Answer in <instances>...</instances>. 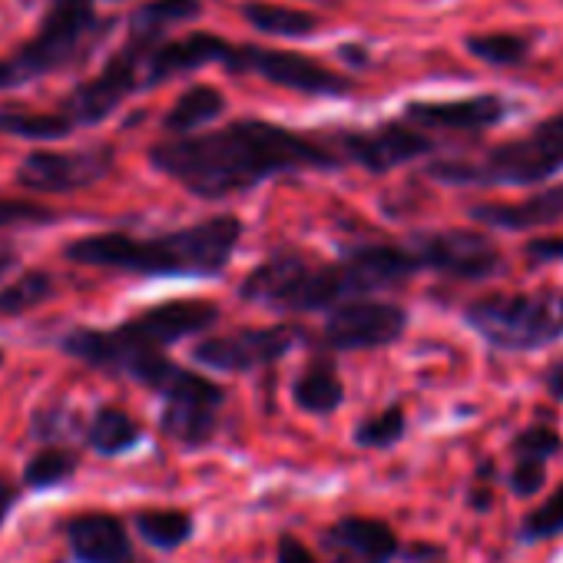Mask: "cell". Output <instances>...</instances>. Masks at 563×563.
I'll use <instances>...</instances> for the list:
<instances>
[{
  "label": "cell",
  "mask_w": 563,
  "mask_h": 563,
  "mask_svg": "<svg viewBox=\"0 0 563 563\" xmlns=\"http://www.w3.org/2000/svg\"><path fill=\"white\" fill-rule=\"evenodd\" d=\"M77 454L67 451V448H44L37 451L27 464H24V484L31 490H47V487H57L64 481L74 477L77 471Z\"/></svg>",
  "instance_id": "cell-29"
},
{
  "label": "cell",
  "mask_w": 563,
  "mask_h": 563,
  "mask_svg": "<svg viewBox=\"0 0 563 563\" xmlns=\"http://www.w3.org/2000/svg\"><path fill=\"white\" fill-rule=\"evenodd\" d=\"M292 345H296V332L289 325L239 329V332L202 339L192 349V362L209 372L245 375V372H255V368H265V365H275L278 358H286Z\"/></svg>",
  "instance_id": "cell-9"
},
{
  "label": "cell",
  "mask_w": 563,
  "mask_h": 563,
  "mask_svg": "<svg viewBox=\"0 0 563 563\" xmlns=\"http://www.w3.org/2000/svg\"><path fill=\"white\" fill-rule=\"evenodd\" d=\"M560 451V434H553L550 428H523L517 438H514V454L517 461H540L547 464L553 454Z\"/></svg>",
  "instance_id": "cell-33"
},
{
  "label": "cell",
  "mask_w": 563,
  "mask_h": 563,
  "mask_svg": "<svg viewBox=\"0 0 563 563\" xmlns=\"http://www.w3.org/2000/svg\"><path fill=\"white\" fill-rule=\"evenodd\" d=\"M199 14V0H150L130 18V34L140 41H163L176 24H186Z\"/></svg>",
  "instance_id": "cell-23"
},
{
  "label": "cell",
  "mask_w": 563,
  "mask_h": 563,
  "mask_svg": "<svg viewBox=\"0 0 563 563\" xmlns=\"http://www.w3.org/2000/svg\"><path fill=\"white\" fill-rule=\"evenodd\" d=\"M504 117V100L494 93L467 97L454 103H411L408 120L431 130H487Z\"/></svg>",
  "instance_id": "cell-18"
},
{
  "label": "cell",
  "mask_w": 563,
  "mask_h": 563,
  "mask_svg": "<svg viewBox=\"0 0 563 563\" xmlns=\"http://www.w3.org/2000/svg\"><path fill=\"white\" fill-rule=\"evenodd\" d=\"M222 110H225V97L216 87L199 84V87H189L169 107V113L163 117V130L173 133V136H192L199 126L212 123Z\"/></svg>",
  "instance_id": "cell-20"
},
{
  "label": "cell",
  "mask_w": 563,
  "mask_h": 563,
  "mask_svg": "<svg viewBox=\"0 0 563 563\" xmlns=\"http://www.w3.org/2000/svg\"><path fill=\"white\" fill-rule=\"evenodd\" d=\"M54 275L44 268H31L24 275H18V282L0 289V319H18L27 316L31 309L44 306L54 296Z\"/></svg>",
  "instance_id": "cell-28"
},
{
  "label": "cell",
  "mask_w": 563,
  "mask_h": 563,
  "mask_svg": "<svg viewBox=\"0 0 563 563\" xmlns=\"http://www.w3.org/2000/svg\"><path fill=\"white\" fill-rule=\"evenodd\" d=\"M0 133L18 136V140H34V143H51V140L70 136L74 123L64 113H34L21 107H4L0 110Z\"/></svg>",
  "instance_id": "cell-25"
},
{
  "label": "cell",
  "mask_w": 563,
  "mask_h": 563,
  "mask_svg": "<svg viewBox=\"0 0 563 563\" xmlns=\"http://www.w3.org/2000/svg\"><path fill=\"white\" fill-rule=\"evenodd\" d=\"M146 47L150 41L130 37V44L107 60V67L80 84L60 107V113L77 126H97L103 123L130 93L146 90Z\"/></svg>",
  "instance_id": "cell-6"
},
{
  "label": "cell",
  "mask_w": 563,
  "mask_h": 563,
  "mask_svg": "<svg viewBox=\"0 0 563 563\" xmlns=\"http://www.w3.org/2000/svg\"><path fill=\"white\" fill-rule=\"evenodd\" d=\"M560 533H563V484L537 510H530L520 523L523 540H550Z\"/></svg>",
  "instance_id": "cell-32"
},
{
  "label": "cell",
  "mask_w": 563,
  "mask_h": 563,
  "mask_svg": "<svg viewBox=\"0 0 563 563\" xmlns=\"http://www.w3.org/2000/svg\"><path fill=\"white\" fill-rule=\"evenodd\" d=\"M235 44L216 34H189L179 41H150L146 47V87H156L176 74H189L202 64H225Z\"/></svg>",
  "instance_id": "cell-16"
},
{
  "label": "cell",
  "mask_w": 563,
  "mask_h": 563,
  "mask_svg": "<svg viewBox=\"0 0 563 563\" xmlns=\"http://www.w3.org/2000/svg\"><path fill=\"white\" fill-rule=\"evenodd\" d=\"M11 87H21L18 84V74H14V64L11 60H0V90H11Z\"/></svg>",
  "instance_id": "cell-41"
},
{
  "label": "cell",
  "mask_w": 563,
  "mask_h": 563,
  "mask_svg": "<svg viewBox=\"0 0 563 563\" xmlns=\"http://www.w3.org/2000/svg\"><path fill=\"white\" fill-rule=\"evenodd\" d=\"M408 329V312L382 302V299H358L332 309L325 322V342L335 352H368L398 342Z\"/></svg>",
  "instance_id": "cell-11"
},
{
  "label": "cell",
  "mask_w": 563,
  "mask_h": 563,
  "mask_svg": "<svg viewBox=\"0 0 563 563\" xmlns=\"http://www.w3.org/2000/svg\"><path fill=\"white\" fill-rule=\"evenodd\" d=\"M216 411L209 405H163L159 428L179 444H206L216 434Z\"/></svg>",
  "instance_id": "cell-26"
},
{
  "label": "cell",
  "mask_w": 563,
  "mask_h": 563,
  "mask_svg": "<svg viewBox=\"0 0 563 563\" xmlns=\"http://www.w3.org/2000/svg\"><path fill=\"white\" fill-rule=\"evenodd\" d=\"M140 438H143L140 424L123 408H113V405L97 408V415L87 428V444L103 457H117V454L136 448Z\"/></svg>",
  "instance_id": "cell-21"
},
{
  "label": "cell",
  "mask_w": 563,
  "mask_h": 563,
  "mask_svg": "<svg viewBox=\"0 0 563 563\" xmlns=\"http://www.w3.org/2000/svg\"><path fill=\"white\" fill-rule=\"evenodd\" d=\"M117 163L113 146H87V150H34L18 166V183L31 192H77L110 176Z\"/></svg>",
  "instance_id": "cell-10"
},
{
  "label": "cell",
  "mask_w": 563,
  "mask_h": 563,
  "mask_svg": "<svg viewBox=\"0 0 563 563\" xmlns=\"http://www.w3.org/2000/svg\"><path fill=\"white\" fill-rule=\"evenodd\" d=\"M547 391H550L556 401H563V365H553V368H550V375H547Z\"/></svg>",
  "instance_id": "cell-40"
},
{
  "label": "cell",
  "mask_w": 563,
  "mask_h": 563,
  "mask_svg": "<svg viewBox=\"0 0 563 563\" xmlns=\"http://www.w3.org/2000/svg\"><path fill=\"white\" fill-rule=\"evenodd\" d=\"M332 543L358 553L365 563H388L398 553V537L385 520L375 517H342L329 530Z\"/></svg>",
  "instance_id": "cell-19"
},
{
  "label": "cell",
  "mask_w": 563,
  "mask_h": 563,
  "mask_svg": "<svg viewBox=\"0 0 563 563\" xmlns=\"http://www.w3.org/2000/svg\"><path fill=\"white\" fill-rule=\"evenodd\" d=\"M547 481V467L540 461H517L510 471V490L517 497H533Z\"/></svg>",
  "instance_id": "cell-35"
},
{
  "label": "cell",
  "mask_w": 563,
  "mask_h": 563,
  "mask_svg": "<svg viewBox=\"0 0 563 563\" xmlns=\"http://www.w3.org/2000/svg\"><path fill=\"white\" fill-rule=\"evenodd\" d=\"M345 282H349V296L352 302L395 289L401 282H408L415 272H421V262L415 258L411 249H398V245H355L339 258Z\"/></svg>",
  "instance_id": "cell-12"
},
{
  "label": "cell",
  "mask_w": 563,
  "mask_h": 563,
  "mask_svg": "<svg viewBox=\"0 0 563 563\" xmlns=\"http://www.w3.org/2000/svg\"><path fill=\"white\" fill-rule=\"evenodd\" d=\"M292 401L309 415H332L345 401V385L329 365H312L306 375L292 385Z\"/></svg>",
  "instance_id": "cell-22"
},
{
  "label": "cell",
  "mask_w": 563,
  "mask_h": 563,
  "mask_svg": "<svg viewBox=\"0 0 563 563\" xmlns=\"http://www.w3.org/2000/svg\"><path fill=\"white\" fill-rule=\"evenodd\" d=\"M242 18L268 37H306L319 27V18L296 11V8L265 4V0H249L242 8Z\"/></svg>",
  "instance_id": "cell-24"
},
{
  "label": "cell",
  "mask_w": 563,
  "mask_h": 563,
  "mask_svg": "<svg viewBox=\"0 0 563 563\" xmlns=\"http://www.w3.org/2000/svg\"><path fill=\"white\" fill-rule=\"evenodd\" d=\"M57 212L47 206H37L31 199H0V229H11V225H44L54 222Z\"/></svg>",
  "instance_id": "cell-34"
},
{
  "label": "cell",
  "mask_w": 563,
  "mask_h": 563,
  "mask_svg": "<svg viewBox=\"0 0 563 563\" xmlns=\"http://www.w3.org/2000/svg\"><path fill=\"white\" fill-rule=\"evenodd\" d=\"M0 365H4V352H0Z\"/></svg>",
  "instance_id": "cell-42"
},
{
  "label": "cell",
  "mask_w": 563,
  "mask_h": 563,
  "mask_svg": "<svg viewBox=\"0 0 563 563\" xmlns=\"http://www.w3.org/2000/svg\"><path fill=\"white\" fill-rule=\"evenodd\" d=\"M467 325L500 352H530L563 339V296L494 292L467 306Z\"/></svg>",
  "instance_id": "cell-4"
},
{
  "label": "cell",
  "mask_w": 563,
  "mask_h": 563,
  "mask_svg": "<svg viewBox=\"0 0 563 563\" xmlns=\"http://www.w3.org/2000/svg\"><path fill=\"white\" fill-rule=\"evenodd\" d=\"M110 24L93 11V0H47L37 34L11 57L18 84L57 74L84 60V54L97 44V37Z\"/></svg>",
  "instance_id": "cell-5"
},
{
  "label": "cell",
  "mask_w": 563,
  "mask_h": 563,
  "mask_svg": "<svg viewBox=\"0 0 563 563\" xmlns=\"http://www.w3.org/2000/svg\"><path fill=\"white\" fill-rule=\"evenodd\" d=\"M527 255L533 262H556L563 258V235H553V239H533L527 245Z\"/></svg>",
  "instance_id": "cell-37"
},
{
  "label": "cell",
  "mask_w": 563,
  "mask_h": 563,
  "mask_svg": "<svg viewBox=\"0 0 563 563\" xmlns=\"http://www.w3.org/2000/svg\"><path fill=\"white\" fill-rule=\"evenodd\" d=\"M471 216L481 225L490 229H507V232H523V229H540L553 225L563 219V186H550L533 192L523 202H481L471 209Z\"/></svg>",
  "instance_id": "cell-17"
},
{
  "label": "cell",
  "mask_w": 563,
  "mask_h": 563,
  "mask_svg": "<svg viewBox=\"0 0 563 563\" xmlns=\"http://www.w3.org/2000/svg\"><path fill=\"white\" fill-rule=\"evenodd\" d=\"M219 319V309L212 302H202V299H179V302H163V306H153L140 316H133L130 322H123L120 329L150 345V349H166V345H176L183 339H192V335H202L206 329H212Z\"/></svg>",
  "instance_id": "cell-13"
},
{
  "label": "cell",
  "mask_w": 563,
  "mask_h": 563,
  "mask_svg": "<svg viewBox=\"0 0 563 563\" xmlns=\"http://www.w3.org/2000/svg\"><path fill=\"white\" fill-rule=\"evenodd\" d=\"M242 239V222L235 216H212L196 225L163 232V235H126L97 232L74 239L64 255L77 265L113 268L153 278H212L219 275Z\"/></svg>",
  "instance_id": "cell-2"
},
{
  "label": "cell",
  "mask_w": 563,
  "mask_h": 563,
  "mask_svg": "<svg viewBox=\"0 0 563 563\" xmlns=\"http://www.w3.org/2000/svg\"><path fill=\"white\" fill-rule=\"evenodd\" d=\"M225 67L232 74H258L275 87H289L299 93H316V97H339L352 90V80L342 74L316 64L312 57L289 54V51H265V47H232Z\"/></svg>",
  "instance_id": "cell-7"
},
{
  "label": "cell",
  "mask_w": 563,
  "mask_h": 563,
  "mask_svg": "<svg viewBox=\"0 0 563 563\" xmlns=\"http://www.w3.org/2000/svg\"><path fill=\"white\" fill-rule=\"evenodd\" d=\"M18 262H21L18 249H14V245H8V242H0V278H4L11 268H18Z\"/></svg>",
  "instance_id": "cell-39"
},
{
  "label": "cell",
  "mask_w": 563,
  "mask_h": 563,
  "mask_svg": "<svg viewBox=\"0 0 563 563\" xmlns=\"http://www.w3.org/2000/svg\"><path fill=\"white\" fill-rule=\"evenodd\" d=\"M77 563H133L130 533L120 517L103 510L77 514L64 523Z\"/></svg>",
  "instance_id": "cell-15"
},
{
  "label": "cell",
  "mask_w": 563,
  "mask_h": 563,
  "mask_svg": "<svg viewBox=\"0 0 563 563\" xmlns=\"http://www.w3.org/2000/svg\"><path fill=\"white\" fill-rule=\"evenodd\" d=\"M405 424H408L405 421V411L398 405H391L382 415L365 418L358 424V431H355V441L362 448H391V444H398L405 438Z\"/></svg>",
  "instance_id": "cell-31"
},
{
  "label": "cell",
  "mask_w": 563,
  "mask_h": 563,
  "mask_svg": "<svg viewBox=\"0 0 563 563\" xmlns=\"http://www.w3.org/2000/svg\"><path fill=\"white\" fill-rule=\"evenodd\" d=\"M133 523H136V533L156 550H176L192 537V517L186 510H173V507L140 510L133 517Z\"/></svg>",
  "instance_id": "cell-27"
},
{
  "label": "cell",
  "mask_w": 563,
  "mask_h": 563,
  "mask_svg": "<svg viewBox=\"0 0 563 563\" xmlns=\"http://www.w3.org/2000/svg\"><path fill=\"white\" fill-rule=\"evenodd\" d=\"M275 556H278V563H319L316 553H312L296 533H282V537H278Z\"/></svg>",
  "instance_id": "cell-36"
},
{
  "label": "cell",
  "mask_w": 563,
  "mask_h": 563,
  "mask_svg": "<svg viewBox=\"0 0 563 563\" xmlns=\"http://www.w3.org/2000/svg\"><path fill=\"white\" fill-rule=\"evenodd\" d=\"M349 159H355L358 166L372 169V173H388L408 159H418L431 150V140L421 136L418 130L405 126V123H388L382 130H368V133H349L342 140Z\"/></svg>",
  "instance_id": "cell-14"
},
{
  "label": "cell",
  "mask_w": 563,
  "mask_h": 563,
  "mask_svg": "<svg viewBox=\"0 0 563 563\" xmlns=\"http://www.w3.org/2000/svg\"><path fill=\"white\" fill-rule=\"evenodd\" d=\"M415 258L421 268H434L451 278L481 282L504 268V255L497 245L471 229H441V232H421L411 242Z\"/></svg>",
  "instance_id": "cell-8"
},
{
  "label": "cell",
  "mask_w": 563,
  "mask_h": 563,
  "mask_svg": "<svg viewBox=\"0 0 563 563\" xmlns=\"http://www.w3.org/2000/svg\"><path fill=\"white\" fill-rule=\"evenodd\" d=\"M467 51L474 57H481L484 64L514 67L527 57L530 44L520 34H474V37H467Z\"/></svg>",
  "instance_id": "cell-30"
},
{
  "label": "cell",
  "mask_w": 563,
  "mask_h": 563,
  "mask_svg": "<svg viewBox=\"0 0 563 563\" xmlns=\"http://www.w3.org/2000/svg\"><path fill=\"white\" fill-rule=\"evenodd\" d=\"M14 500H18V487H14L11 481L0 477V527L8 523V517H11V510H14Z\"/></svg>",
  "instance_id": "cell-38"
},
{
  "label": "cell",
  "mask_w": 563,
  "mask_h": 563,
  "mask_svg": "<svg viewBox=\"0 0 563 563\" xmlns=\"http://www.w3.org/2000/svg\"><path fill=\"white\" fill-rule=\"evenodd\" d=\"M563 169V113L543 120L523 140L504 143L474 163H434L431 176L457 186H533Z\"/></svg>",
  "instance_id": "cell-3"
},
{
  "label": "cell",
  "mask_w": 563,
  "mask_h": 563,
  "mask_svg": "<svg viewBox=\"0 0 563 563\" xmlns=\"http://www.w3.org/2000/svg\"><path fill=\"white\" fill-rule=\"evenodd\" d=\"M150 163L199 199L249 192L258 183L296 173L332 169L339 156L309 136L265 120H235L209 133L173 136L150 150Z\"/></svg>",
  "instance_id": "cell-1"
}]
</instances>
